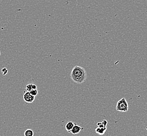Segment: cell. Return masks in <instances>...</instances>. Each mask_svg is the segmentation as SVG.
<instances>
[{
	"instance_id": "obj_6",
	"label": "cell",
	"mask_w": 147,
	"mask_h": 136,
	"mask_svg": "<svg viewBox=\"0 0 147 136\" xmlns=\"http://www.w3.org/2000/svg\"><path fill=\"white\" fill-rule=\"evenodd\" d=\"M107 130V127H106L101 128L97 127L95 130V131L96 132V133L100 135H103L104 133H105L106 131Z\"/></svg>"
},
{
	"instance_id": "obj_5",
	"label": "cell",
	"mask_w": 147,
	"mask_h": 136,
	"mask_svg": "<svg viewBox=\"0 0 147 136\" xmlns=\"http://www.w3.org/2000/svg\"><path fill=\"white\" fill-rule=\"evenodd\" d=\"M76 124V123H74L72 121H69L68 122L65 126V128L66 130L69 132V133H71V131L72 129V128L74 127V125Z\"/></svg>"
},
{
	"instance_id": "obj_1",
	"label": "cell",
	"mask_w": 147,
	"mask_h": 136,
	"mask_svg": "<svg viewBox=\"0 0 147 136\" xmlns=\"http://www.w3.org/2000/svg\"><path fill=\"white\" fill-rule=\"evenodd\" d=\"M70 76L71 79L77 84H82L87 79V74L85 69L79 65H76L72 69Z\"/></svg>"
},
{
	"instance_id": "obj_2",
	"label": "cell",
	"mask_w": 147,
	"mask_h": 136,
	"mask_svg": "<svg viewBox=\"0 0 147 136\" xmlns=\"http://www.w3.org/2000/svg\"><path fill=\"white\" fill-rule=\"evenodd\" d=\"M128 104L125 98L118 101L116 105V110L121 112H126L128 110Z\"/></svg>"
},
{
	"instance_id": "obj_9",
	"label": "cell",
	"mask_w": 147,
	"mask_h": 136,
	"mask_svg": "<svg viewBox=\"0 0 147 136\" xmlns=\"http://www.w3.org/2000/svg\"><path fill=\"white\" fill-rule=\"evenodd\" d=\"M26 90L27 91L30 92L32 90V84L31 83V84H27V85L26 86Z\"/></svg>"
},
{
	"instance_id": "obj_11",
	"label": "cell",
	"mask_w": 147,
	"mask_h": 136,
	"mask_svg": "<svg viewBox=\"0 0 147 136\" xmlns=\"http://www.w3.org/2000/svg\"><path fill=\"white\" fill-rule=\"evenodd\" d=\"M37 86H36V84H32V89H37Z\"/></svg>"
},
{
	"instance_id": "obj_4",
	"label": "cell",
	"mask_w": 147,
	"mask_h": 136,
	"mask_svg": "<svg viewBox=\"0 0 147 136\" xmlns=\"http://www.w3.org/2000/svg\"><path fill=\"white\" fill-rule=\"evenodd\" d=\"M83 129V128L80 127V126L76 124L74 125L71 131V133L74 135H76V134L79 133Z\"/></svg>"
},
{
	"instance_id": "obj_7",
	"label": "cell",
	"mask_w": 147,
	"mask_h": 136,
	"mask_svg": "<svg viewBox=\"0 0 147 136\" xmlns=\"http://www.w3.org/2000/svg\"><path fill=\"white\" fill-rule=\"evenodd\" d=\"M34 135V131L32 129H27L24 132V136H32Z\"/></svg>"
},
{
	"instance_id": "obj_12",
	"label": "cell",
	"mask_w": 147,
	"mask_h": 136,
	"mask_svg": "<svg viewBox=\"0 0 147 136\" xmlns=\"http://www.w3.org/2000/svg\"><path fill=\"white\" fill-rule=\"evenodd\" d=\"M0 56H1V51H0Z\"/></svg>"
},
{
	"instance_id": "obj_3",
	"label": "cell",
	"mask_w": 147,
	"mask_h": 136,
	"mask_svg": "<svg viewBox=\"0 0 147 136\" xmlns=\"http://www.w3.org/2000/svg\"><path fill=\"white\" fill-rule=\"evenodd\" d=\"M35 96L32 95L30 92H25L23 95V99L24 101L28 103H32L35 100Z\"/></svg>"
},
{
	"instance_id": "obj_10",
	"label": "cell",
	"mask_w": 147,
	"mask_h": 136,
	"mask_svg": "<svg viewBox=\"0 0 147 136\" xmlns=\"http://www.w3.org/2000/svg\"><path fill=\"white\" fill-rule=\"evenodd\" d=\"M2 73H3V75H6V74L7 73L8 70H7L6 68H3V69H2Z\"/></svg>"
},
{
	"instance_id": "obj_8",
	"label": "cell",
	"mask_w": 147,
	"mask_h": 136,
	"mask_svg": "<svg viewBox=\"0 0 147 136\" xmlns=\"http://www.w3.org/2000/svg\"><path fill=\"white\" fill-rule=\"evenodd\" d=\"M30 93L34 96H36L38 94V91L37 89H32L30 91Z\"/></svg>"
}]
</instances>
